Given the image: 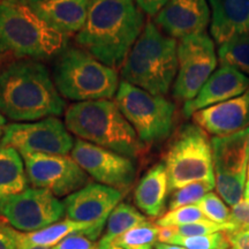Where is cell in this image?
I'll return each instance as SVG.
<instances>
[{"label": "cell", "instance_id": "cell-10", "mask_svg": "<svg viewBox=\"0 0 249 249\" xmlns=\"http://www.w3.org/2000/svg\"><path fill=\"white\" fill-rule=\"evenodd\" d=\"M217 62L214 43L205 33L180 39L174 97L186 102L195 98L216 71Z\"/></svg>", "mask_w": 249, "mask_h": 249}, {"label": "cell", "instance_id": "cell-37", "mask_svg": "<svg viewBox=\"0 0 249 249\" xmlns=\"http://www.w3.org/2000/svg\"><path fill=\"white\" fill-rule=\"evenodd\" d=\"M155 249H187L185 247L178 245H171V244H163V242H157L155 246Z\"/></svg>", "mask_w": 249, "mask_h": 249}, {"label": "cell", "instance_id": "cell-28", "mask_svg": "<svg viewBox=\"0 0 249 249\" xmlns=\"http://www.w3.org/2000/svg\"><path fill=\"white\" fill-rule=\"evenodd\" d=\"M167 244L178 245L187 249H229L231 247L225 231L188 238L174 236Z\"/></svg>", "mask_w": 249, "mask_h": 249}, {"label": "cell", "instance_id": "cell-13", "mask_svg": "<svg viewBox=\"0 0 249 249\" xmlns=\"http://www.w3.org/2000/svg\"><path fill=\"white\" fill-rule=\"evenodd\" d=\"M22 158L34 188L45 189L61 197L88 185L87 173L67 155L28 154Z\"/></svg>", "mask_w": 249, "mask_h": 249}, {"label": "cell", "instance_id": "cell-40", "mask_svg": "<svg viewBox=\"0 0 249 249\" xmlns=\"http://www.w3.org/2000/svg\"><path fill=\"white\" fill-rule=\"evenodd\" d=\"M22 249H53V247H42V246H33V247H27Z\"/></svg>", "mask_w": 249, "mask_h": 249}, {"label": "cell", "instance_id": "cell-27", "mask_svg": "<svg viewBox=\"0 0 249 249\" xmlns=\"http://www.w3.org/2000/svg\"><path fill=\"white\" fill-rule=\"evenodd\" d=\"M216 187V183L197 181L189 183L185 187L174 191L172 197H171L169 209L174 210L178 208L186 207V205L196 204L202 200L208 193H210Z\"/></svg>", "mask_w": 249, "mask_h": 249}, {"label": "cell", "instance_id": "cell-25", "mask_svg": "<svg viewBox=\"0 0 249 249\" xmlns=\"http://www.w3.org/2000/svg\"><path fill=\"white\" fill-rule=\"evenodd\" d=\"M220 65H226L249 77V34L233 37L218 49Z\"/></svg>", "mask_w": 249, "mask_h": 249}, {"label": "cell", "instance_id": "cell-39", "mask_svg": "<svg viewBox=\"0 0 249 249\" xmlns=\"http://www.w3.org/2000/svg\"><path fill=\"white\" fill-rule=\"evenodd\" d=\"M244 200L249 202V179H247L245 185V192H244Z\"/></svg>", "mask_w": 249, "mask_h": 249}, {"label": "cell", "instance_id": "cell-4", "mask_svg": "<svg viewBox=\"0 0 249 249\" xmlns=\"http://www.w3.org/2000/svg\"><path fill=\"white\" fill-rule=\"evenodd\" d=\"M178 73V43L148 21L124 62V81L152 95L169 92Z\"/></svg>", "mask_w": 249, "mask_h": 249}, {"label": "cell", "instance_id": "cell-19", "mask_svg": "<svg viewBox=\"0 0 249 249\" xmlns=\"http://www.w3.org/2000/svg\"><path fill=\"white\" fill-rule=\"evenodd\" d=\"M0 227L13 239L17 249H22L33 246H42V247H54L61 240L74 233H83L90 239L95 240L101 234L104 225L101 224L77 223L73 220H62L52 224L45 229L35 232H20L15 230L6 220L0 217Z\"/></svg>", "mask_w": 249, "mask_h": 249}, {"label": "cell", "instance_id": "cell-2", "mask_svg": "<svg viewBox=\"0 0 249 249\" xmlns=\"http://www.w3.org/2000/svg\"><path fill=\"white\" fill-rule=\"evenodd\" d=\"M65 101L48 68L35 59H20L0 71V112L15 121L60 116Z\"/></svg>", "mask_w": 249, "mask_h": 249}, {"label": "cell", "instance_id": "cell-16", "mask_svg": "<svg viewBox=\"0 0 249 249\" xmlns=\"http://www.w3.org/2000/svg\"><path fill=\"white\" fill-rule=\"evenodd\" d=\"M210 22V8L207 0H169L156 15V24L172 38L205 33Z\"/></svg>", "mask_w": 249, "mask_h": 249}, {"label": "cell", "instance_id": "cell-33", "mask_svg": "<svg viewBox=\"0 0 249 249\" xmlns=\"http://www.w3.org/2000/svg\"><path fill=\"white\" fill-rule=\"evenodd\" d=\"M230 224L234 227L233 232L249 230V202L242 200L232 207Z\"/></svg>", "mask_w": 249, "mask_h": 249}, {"label": "cell", "instance_id": "cell-24", "mask_svg": "<svg viewBox=\"0 0 249 249\" xmlns=\"http://www.w3.org/2000/svg\"><path fill=\"white\" fill-rule=\"evenodd\" d=\"M147 218L128 203H119L107 220V229L98 242L99 249H110L113 242L128 230L145 222Z\"/></svg>", "mask_w": 249, "mask_h": 249}, {"label": "cell", "instance_id": "cell-18", "mask_svg": "<svg viewBox=\"0 0 249 249\" xmlns=\"http://www.w3.org/2000/svg\"><path fill=\"white\" fill-rule=\"evenodd\" d=\"M248 89V76L231 66L220 65L202 87L197 96L185 103L183 114L187 118L193 117L197 111L238 97Z\"/></svg>", "mask_w": 249, "mask_h": 249}, {"label": "cell", "instance_id": "cell-26", "mask_svg": "<svg viewBox=\"0 0 249 249\" xmlns=\"http://www.w3.org/2000/svg\"><path fill=\"white\" fill-rule=\"evenodd\" d=\"M158 232L160 226L145 220L120 235L113 246L123 249H152L157 244Z\"/></svg>", "mask_w": 249, "mask_h": 249}, {"label": "cell", "instance_id": "cell-21", "mask_svg": "<svg viewBox=\"0 0 249 249\" xmlns=\"http://www.w3.org/2000/svg\"><path fill=\"white\" fill-rule=\"evenodd\" d=\"M90 1L91 0H39L29 2V5L50 26L68 35L79 34L85 26Z\"/></svg>", "mask_w": 249, "mask_h": 249}, {"label": "cell", "instance_id": "cell-7", "mask_svg": "<svg viewBox=\"0 0 249 249\" xmlns=\"http://www.w3.org/2000/svg\"><path fill=\"white\" fill-rule=\"evenodd\" d=\"M171 192L189 183H216L211 142L197 124H186L176 136L165 157Z\"/></svg>", "mask_w": 249, "mask_h": 249}, {"label": "cell", "instance_id": "cell-23", "mask_svg": "<svg viewBox=\"0 0 249 249\" xmlns=\"http://www.w3.org/2000/svg\"><path fill=\"white\" fill-rule=\"evenodd\" d=\"M22 156L9 145L0 144V200L20 194L28 188Z\"/></svg>", "mask_w": 249, "mask_h": 249}, {"label": "cell", "instance_id": "cell-41", "mask_svg": "<svg viewBox=\"0 0 249 249\" xmlns=\"http://www.w3.org/2000/svg\"><path fill=\"white\" fill-rule=\"evenodd\" d=\"M110 249H123L121 247H118V246H113V247H111Z\"/></svg>", "mask_w": 249, "mask_h": 249}, {"label": "cell", "instance_id": "cell-43", "mask_svg": "<svg viewBox=\"0 0 249 249\" xmlns=\"http://www.w3.org/2000/svg\"><path fill=\"white\" fill-rule=\"evenodd\" d=\"M247 177H248V179H249V161H248V169H247Z\"/></svg>", "mask_w": 249, "mask_h": 249}, {"label": "cell", "instance_id": "cell-6", "mask_svg": "<svg viewBox=\"0 0 249 249\" xmlns=\"http://www.w3.org/2000/svg\"><path fill=\"white\" fill-rule=\"evenodd\" d=\"M53 81L61 96L77 103L112 98L119 88L114 68L77 48H66L58 55Z\"/></svg>", "mask_w": 249, "mask_h": 249}, {"label": "cell", "instance_id": "cell-30", "mask_svg": "<svg viewBox=\"0 0 249 249\" xmlns=\"http://www.w3.org/2000/svg\"><path fill=\"white\" fill-rule=\"evenodd\" d=\"M196 205L211 222L217 224H230L231 211L226 207L222 198L214 193H208L202 200L196 203Z\"/></svg>", "mask_w": 249, "mask_h": 249}, {"label": "cell", "instance_id": "cell-31", "mask_svg": "<svg viewBox=\"0 0 249 249\" xmlns=\"http://www.w3.org/2000/svg\"><path fill=\"white\" fill-rule=\"evenodd\" d=\"M172 227L174 230V236H183V238L213 234V233L224 231L231 233L234 231V227H233L232 224H217L211 222V220H204V222H197L193 224H187V225Z\"/></svg>", "mask_w": 249, "mask_h": 249}, {"label": "cell", "instance_id": "cell-36", "mask_svg": "<svg viewBox=\"0 0 249 249\" xmlns=\"http://www.w3.org/2000/svg\"><path fill=\"white\" fill-rule=\"evenodd\" d=\"M0 249H17L13 239L0 227Z\"/></svg>", "mask_w": 249, "mask_h": 249}, {"label": "cell", "instance_id": "cell-17", "mask_svg": "<svg viewBox=\"0 0 249 249\" xmlns=\"http://www.w3.org/2000/svg\"><path fill=\"white\" fill-rule=\"evenodd\" d=\"M195 124L214 136H227L249 127V89L242 95L193 114Z\"/></svg>", "mask_w": 249, "mask_h": 249}, {"label": "cell", "instance_id": "cell-20", "mask_svg": "<svg viewBox=\"0 0 249 249\" xmlns=\"http://www.w3.org/2000/svg\"><path fill=\"white\" fill-rule=\"evenodd\" d=\"M209 4L210 31L219 46L233 37L249 34V0H209Z\"/></svg>", "mask_w": 249, "mask_h": 249}, {"label": "cell", "instance_id": "cell-3", "mask_svg": "<svg viewBox=\"0 0 249 249\" xmlns=\"http://www.w3.org/2000/svg\"><path fill=\"white\" fill-rule=\"evenodd\" d=\"M68 37L43 20L26 0H0V53L48 59L67 48Z\"/></svg>", "mask_w": 249, "mask_h": 249}, {"label": "cell", "instance_id": "cell-38", "mask_svg": "<svg viewBox=\"0 0 249 249\" xmlns=\"http://www.w3.org/2000/svg\"><path fill=\"white\" fill-rule=\"evenodd\" d=\"M4 129H5V118L2 116L1 112H0V138L4 135Z\"/></svg>", "mask_w": 249, "mask_h": 249}, {"label": "cell", "instance_id": "cell-12", "mask_svg": "<svg viewBox=\"0 0 249 249\" xmlns=\"http://www.w3.org/2000/svg\"><path fill=\"white\" fill-rule=\"evenodd\" d=\"M0 144L28 154L67 155L74 141L67 127L58 118L49 117L34 123H15L5 126Z\"/></svg>", "mask_w": 249, "mask_h": 249}, {"label": "cell", "instance_id": "cell-42", "mask_svg": "<svg viewBox=\"0 0 249 249\" xmlns=\"http://www.w3.org/2000/svg\"><path fill=\"white\" fill-rule=\"evenodd\" d=\"M28 2H35V1H39V0H26Z\"/></svg>", "mask_w": 249, "mask_h": 249}, {"label": "cell", "instance_id": "cell-34", "mask_svg": "<svg viewBox=\"0 0 249 249\" xmlns=\"http://www.w3.org/2000/svg\"><path fill=\"white\" fill-rule=\"evenodd\" d=\"M226 233L231 249H249V230Z\"/></svg>", "mask_w": 249, "mask_h": 249}, {"label": "cell", "instance_id": "cell-15", "mask_svg": "<svg viewBox=\"0 0 249 249\" xmlns=\"http://www.w3.org/2000/svg\"><path fill=\"white\" fill-rule=\"evenodd\" d=\"M121 200L123 193L119 189L101 183H88L65 198V214L73 222L105 225Z\"/></svg>", "mask_w": 249, "mask_h": 249}, {"label": "cell", "instance_id": "cell-5", "mask_svg": "<svg viewBox=\"0 0 249 249\" xmlns=\"http://www.w3.org/2000/svg\"><path fill=\"white\" fill-rule=\"evenodd\" d=\"M67 129L80 140L118 154L135 157L141 141L116 102L110 99L79 102L65 113Z\"/></svg>", "mask_w": 249, "mask_h": 249}, {"label": "cell", "instance_id": "cell-1", "mask_svg": "<svg viewBox=\"0 0 249 249\" xmlns=\"http://www.w3.org/2000/svg\"><path fill=\"white\" fill-rule=\"evenodd\" d=\"M143 26L141 9L133 0H91L76 43L103 64L118 68L126 60Z\"/></svg>", "mask_w": 249, "mask_h": 249}, {"label": "cell", "instance_id": "cell-32", "mask_svg": "<svg viewBox=\"0 0 249 249\" xmlns=\"http://www.w3.org/2000/svg\"><path fill=\"white\" fill-rule=\"evenodd\" d=\"M53 249H99L98 244L83 233H74L66 236Z\"/></svg>", "mask_w": 249, "mask_h": 249}, {"label": "cell", "instance_id": "cell-11", "mask_svg": "<svg viewBox=\"0 0 249 249\" xmlns=\"http://www.w3.org/2000/svg\"><path fill=\"white\" fill-rule=\"evenodd\" d=\"M64 202L42 188H27L0 200V217L20 232H35L64 217Z\"/></svg>", "mask_w": 249, "mask_h": 249}, {"label": "cell", "instance_id": "cell-9", "mask_svg": "<svg viewBox=\"0 0 249 249\" xmlns=\"http://www.w3.org/2000/svg\"><path fill=\"white\" fill-rule=\"evenodd\" d=\"M213 148L214 180L218 194L234 207L244 200L249 161V127L227 136H213Z\"/></svg>", "mask_w": 249, "mask_h": 249}, {"label": "cell", "instance_id": "cell-14", "mask_svg": "<svg viewBox=\"0 0 249 249\" xmlns=\"http://www.w3.org/2000/svg\"><path fill=\"white\" fill-rule=\"evenodd\" d=\"M71 157L101 185L124 191L134 182L136 167L130 157L120 155L92 143L76 140Z\"/></svg>", "mask_w": 249, "mask_h": 249}, {"label": "cell", "instance_id": "cell-22", "mask_svg": "<svg viewBox=\"0 0 249 249\" xmlns=\"http://www.w3.org/2000/svg\"><path fill=\"white\" fill-rule=\"evenodd\" d=\"M169 191V177L165 164H157L140 180L134 193V201L147 216L158 217L163 213Z\"/></svg>", "mask_w": 249, "mask_h": 249}, {"label": "cell", "instance_id": "cell-8", "mask_svg": "<svg viewBox=\"0 0 249 249\" xmlns=\"http://www.w3.org/2000/svg\"><path fill=\"white\" fill-rule=\"evenodd\" d=\"M116 98L118 107L135 129L140 141L155 143L170 135L176 113L172 102L126 81L119 83Z\"/></svg>", "mask_w": 249, "mask_h": 249}, {"label": "cell", "instance_id": "cell-29", "mask_svg": "<svg viewBox=\"0 0 249 249\" xmlns=\"http://www.w3.org/2000/svg\"><path fill=\"white\" fill-rule=\"evenodd\" d=\"M209 220L202 213V210L196 204L186 205V207L178 208V209L170 210L163 217L156 222V225L160 227L170 226H181L187 224H193L197 222Z\"/></svg>", "mask_w": 249, "mask_h": 249}, {"label": "cell", "instance_id": "cell-35", "mask_svg": "<svg viewBox=\"0 0 249 249\" xmlns=\"http://www.w3.org/2000/svg\"><path fill=\"white\" fill-rule=\"evenodd\" d=\"M139 8L150 17L157 15L163 9L169 0H135Z\"/></svg>", "mask_w": 249, "mask_h": 249}]
</instances>
